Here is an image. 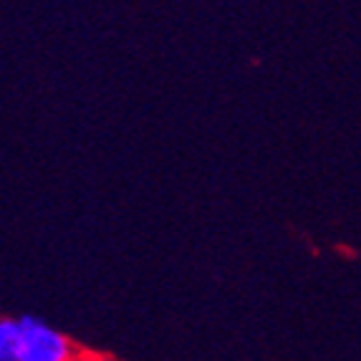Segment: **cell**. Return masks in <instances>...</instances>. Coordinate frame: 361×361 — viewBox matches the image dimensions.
I'll use <instances>...</instances> for the list:
<instances>
[{"label": "cell", "mask_w": 361, "mask_h": 361, "mask_svg": "<svg viewBox=\"0 0 361 361\" xmlns=\"http://www.w3.org/2000/svg\"><path fill=\"white\" fill-rule=\"evenodd\" d=\"M0 359L18 361L20 359V326L18 321H3L0 324Z\"/></svg>", "instance_id": "obj_2"}, {"label": "cell", "mask_w": 361, "mask_h": 361, "mask_svg": "<svg viewBox=\"0 0 361 361\" xmlns=\"http://www.w3.org/2000/svg\"><path fill=\"white\" fill-rule=\"evenodd\" d=\"M20 326V359L18 361H66L71 346L59 331L49 329L41 319L23 316Z\"/></svg>", "instance_id": "obj_1"}]
</instances>
